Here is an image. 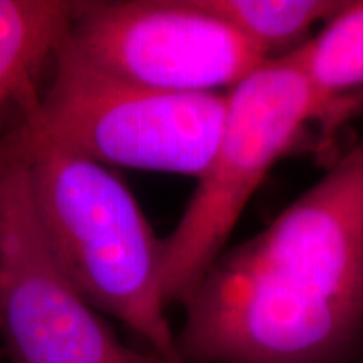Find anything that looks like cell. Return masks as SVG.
<instances>
[{
	"label": "cell",
	"instance_id": "5b68a950",
	"mask_svg": "<svg viewBox=\"0 0 363 363\" xmlns=\"http://www.w3.org/2000/svg\"><path fill=\"white\" fill-rule=\"evenodd\" d=\"M56 57L162 93H227L267 61L197 0H83Z\"/></svg>",
	"mask_w": 363,
	"mask_h": 363
},
{
	"label": "cell",
	"instance_id": "ba28073f",
	"mask_svg": "<svg viewBox=\"0 0 363 363\" xmlns=\"http://www.w3.org/2000/svg\"><path fill=\"white\" fill-rule=\"evenodd\" d=\"M201 7L234 27L267 59L296 51L326 24L345 0H197Z\"/></svg>",
	"mask_w": 363,
	"mask_h": 363
},
{
	"label": "cell",
	"instance_id": "52a82bcc",
	"mask_svg": "<svg viewBox=\"0 0 363 363\" xmlns=\"http://www.w3.org/2000/svg\"><path fill=\"white\" fill-rule=\"evenodd\" d=\"M83 0H0V111L39 99L38 79L56 57Z\"/></svg>",
	"mask_w": 363,
	"mask_h": 363
},
{
	"label": "cell",
	"instance_id": "30bf717a",
	"mask_svg": "<svg viewBox=\"0 0 363 363\" xmlns=\"http://www.w3.org/2000/svg\"><path fill=\"white\" fill-rule=\"evenodd\" d=\"M115 363H172L165 358L157 355L155 352L147 350V352H140V350H133V348H128V352L125 353L120 360H116Z\"/></svg>",
	"mask_w": 363,
	"mask_h": 363
},
{
	"label": "cell",
	"instance_id": "6da1fadb",
	"mask_svg": "<svg viewBox=\"0 0 363 363\" xmlns=\"http://www.w3.org/2000/svg\"><path fill=\"white\" fill-rule=\"evenodd\" d=\"M182 305L185 363H342L363 333V135Z\"/></svg>",
	"mask_w": 363,
	"mask_h": 363
},
{
	"label": "cell",
	"instance_id": "9c48e42d",
	"mask_svg": "<svg viewBox=\"0 0 363 363\" xmlns=\"http://www.w3.org/2000/svg\"><path fill=\"white\" fill-rule=\"evenodd\" d=\"M289 56L335 115L340 98L363 88V0H345L320 34Z\"/></svg>",
	"mask_w": 363,
	"mask_h": 363
},
{
	"label": "cell",
	"instance_id": "7a4b0ae2",
	"mask_svg": "<svg viewBox=\"0 0 363 363\" xmlns=\"http://www.w3.org/2000/svg\"><path fill=\"white\" fill-rule=\"evenodd\" d=\"M45 238L81 296L172 363L177 348L160 281L162 239L130 189L110 169L56 148L19 157Z\"/></svg>",
	"mask_w": 363,
	"mask_h": 363
},
{
	"label": "cell",
	"instance_id": "277c9868",
	"mask_svg": "<svg viewBox=\"0 0 363 363\" xmlns=\"http://www.w3.org/2000/svg\"><path fill=\"white\" fill-rule=\"evenodd\" d=\"M330 106L289 54L262 62L227 91L214 158L179 224L162 239L160 281L167 306L184 303L224 252L240 214L272 167Z\"/></svg>",
	"mask_w": 363,
	"mask_h": 363
},
{
	"label": "cell",
	"instance_id": "3957f363",
	"mask_svg": "<svg viewBox=\"0 0 363 363\" xmlns=\"http://www.w3.org/2000/svg\"><path fill=\"white\" fill-rule=\"evenodd\" d=\"M49 89L0 140V158L56 148L106 167L201 179L214 158L227 93H162L54 57Z\"/></svg>",
	"mask_w": 363,
	"mask_h": 363
},
{
	"label": "cell",
	"instance_id": "8fae6325",
	"mask_svg": "<svg viewBox=\"0 0 363 363\" xmlns=\"http://www.w3.org/2000/svg\"><path fill=\"white\" fill-rule=\"evenodd\" d=\"M0 342H2V340H0Z\"/></svg>",
	"mask_w": 363,
	"mask_h": 363
},
{
	"label": "cell",
	"instance_id": "8992f818",
	"mask_svg": "<svg viewBox=\"0 0 363 363\" xmlns=\"http://www.w3.org/2000/svg\"><path fill=\"white\" fill-rule=\"evenodd\" d=\"M0 340L11 363H115L130 348L59 264L21 158H0Z\"/></svg>",
	"mask_w": 363,
	"mask_h": 363
}]
</instances>
